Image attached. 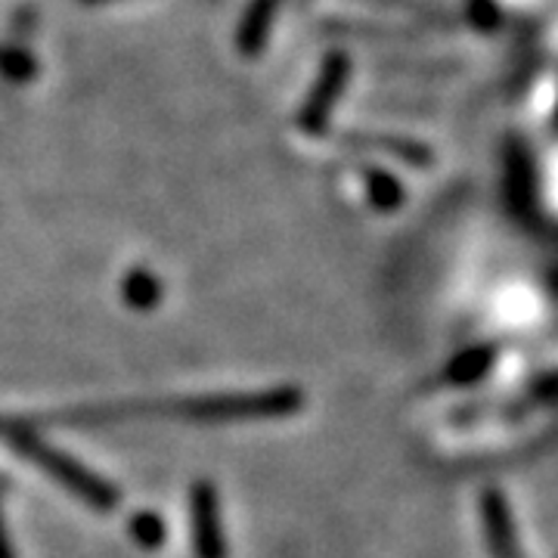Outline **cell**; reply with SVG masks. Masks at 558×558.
Segmentation results:
<instances>
[{
  "label": "cell",
  "instance_id": "6da1fadb",
  "mask_svg": "<svg viewBox=\"0 0 558 558\" xmlns=\"http://www.w3.org/2000/svg\"><path fill=\"white\" fill-rule=\"evenodd\" d=\"M304 395L299 388H277L258 395H208V398L153 400V403H121L102 410L65 413V422H109V418L165 416L183 422H245V418H279L299 413Z\"/></svg>",
  "mask_w": 558,
  "mask_h": 558
},
{
  "label": "cell",
  "instance_id": "7a4b0ae2",
  "mask_svg": "<svg viewBox=\"0 0 558 558\" xmlns=\"http://www.w3.org/2000/svg\"><path fill=\"white\" fill-rule=\"evenodd\" d=\"M0 438H7L22 457L28 462H35L40 472H47L50 478L62 484L69 494H75L81 502H87L90 509L97 512H112L119 506L121 494L109 484V481L97 478L90 469H84L81 462H75L72 457H65L62 450L44 444L38 435L28 432L25 422H10V418H0Z\"/></svg>",
  "mask_w": 558,
  "mask_h": 558
},
{
  "label": "cell",
  "instance_id": "3957f363",
  "mask_svg": "<svg viewBox=\"0 0 558 558\" xmlns=\"http://www.w3.org/2000/svg\"><path fill=\"white\" fill-rule=\"evenodd\" d=\"M190 521H193V546L199 558H227V539L220 527L218 490L208 481H196L190 494Z\"/></svg>",
  "mask_w": 558,
  "mask_h": 558
},
{
  "label": "cell",
  "instance_id": "277c9868",
  "mask_svg": "<svg viewBox=\"0 0 558 558\" xmlns=\"http://www.w3.org/2000/svg\"><path fill=\"white\" fill-rule=\"evenodd\" d=\"M484 527H487V539L494 546V556L519 558L515 534H512V519H509L506 499L499 497L497 490H487L484 494Z\"/></svg>",
  "mask_w": 558,
  "mask_h": 558
},
{
  "label": "cell",
  "instance_id": "5b68a950",
  "mask_svg": "<svg viewBox=\"0 0 558 558\" xmlns=\"http://www.w3.org/2000/svg\"><path fill=\"white\" fill-rule=\"evenodd\" d=\"M161 299V286L159 279L149 277V274H131L128 282H124V301L131 304V307H137V311H149V307H156Z\"/></svg>",
  "mask_w": 558,
  "mask_h": 558
},
{
  "label": "cell",
  "instance_id": "8992f818",
  "mask_svg": "<svg viewBox=\"0 0 558 558\" xmlns=\"http://www.w3.org/2000/svg\"><path fill=\"white\" fill-rule=\"evenodd\" d=\"M490 357H494V351L490 348H478V351H469V354H462V357L447 369V379L450 381H475L478 376L487 373V366H490Z\"/></svg>",
  "mask_w": 558,
  "mask_h": 558
},
{
  "label": "cell",
  "instance_id": "52a82bcc",
  "mask_svg": "<svg viewBox=\"0 0 558 558\" xmlns=\"http://www.w3.org/2000/svg\"><path fill=\"white\" fill-rule=\"evenodd\" d=\"M131 534H134V539H137L143 549H156L161 539H165V524L153 512H140L137 519L131 521Z\"/></svg>",
  "mask_w": 558,
  "mask_h": 558
},
{
  "label": "cell",
  "instance_id": "ba28073f",
  "mask_svg": "<svg viewBox=\"0 0 558 558\" xmlns=\"http://www.w3.org/2000/svg\"><path fill=\"white\" fill-rule=\"evenodd\" d=\"M0 558H13V546L7 539V527H3V519H0Z\"/></svg>",
  "mask_w": 558,
  "mask_h": 558
}]
</instances>
